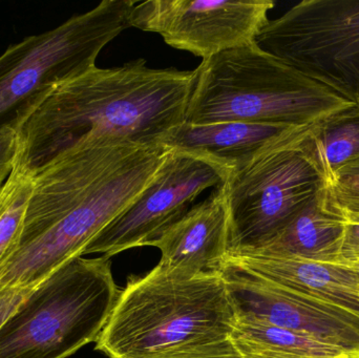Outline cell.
Instances as JSON below:
<instances>
[{"label":"cell","mask_w":359,"mask_h":358,"mask_svg":"<svg viewBox=\"0 0 359 358\" xmlns=\"http://www.w3.org/2000/svg\"><path fill=\"white\" fill-rule=\"evenodd\" d=\"M153 246L161 252L156 269L166 277L190 280L219 275L230 254V216L225 184L192 206Z\"/></svg>","instance_id":"7c38bea8"},{"label":"cell","mask_w":359,"mask_h":358,"mask_svg":"<svg viewBox=\"0 0 359 358\" xmlns=\"http://www.w3.org/2000/svg\"><path fill=\"white\" fill-rule=\"evenodd\" d=\"M227 260L278 285L359 317V270L341 263L232 252Z\"/></svg>","instance_id":"4fadbf2b"},{"label":"cell","mask_w":359,"mask_h":358,"mask_svg":"<svg viewBox=\"0 0 359 358\" xmlns=\"http://www.w3.org/2000/svg\"><path fill=\"white\" fill-rule=\"evenodd\" d=\"M273 6L271 0H147L133 8L130 27L204 60L253 43Z\"/></svg>","instance_id":"30bf717a"},{"label":"cell","mask_w":359,"mask_h":358,"mask_svg":"<svg viewBox=\"0 0 359 358\" xmlns=\"http://www.w3.org/2000/svg\"><path fill=\"white\" fill-rule=\"evenodd\" d=\"M359 259V223L346 222L341 254L337 263H349Z\"/></svg>","instance_id":"603a6c76"},{"label":"cell","mask_w":359,"mask_h":358,"mask_svg":"<svg viewBox=\"0 0 359 358\" xmlns=\"http://www.w3.org/2000/svg\"><path fill=\"white\" fill-rule=\"evenodd\" d=\"M133 0H103L0 56V130L18 132L62 84L96 67L102 48L130 27Z\"/></svg>","instance_id":"8992f818"},{"label":"cell","mask_w":359,"mask_h":358,"mask_svg":"<svg viewBox=\"0 0 359 358\" xmlns=\"http://www.w3.org/2000/svg\"><path fill=\"white\" fill-rule=\"evenodd\" d=\"M121 290L109 259H73L0 327V358H67L97 342Z\"/></svg>","instance_id":"5b68a950"},{"label":"cell","mask_w":359,"mask_h":358,"mask_svg":"<svg viewBox=\"0 0 359 358\" xmlns=\"http://www.w3.org/2000/svg\"><path fill=\"white\" fill-rule=\"evenodd\" d=\"M234 323L221 275L177 280L154 268L121 290L96 350L109 358H164L229 338Z\"/></svg>","instance_id":"277c9868"},{"label":"cell","mask_w":359,"mask_h":358,"mask_svg":"<svg viewBox=\"0 0 359 358\" xmlns=\"http://www.w3.org/2000/svg\"><path fill=\"white\" fill-rule=\"evenodd\" d=\"M229 338L242 358H349L307 334L244 317H236Z\"/></svg>","instance_id":"2e32d148"},{"label":"cell","mask_w":359,"mask_h":358,"mask_svg":"<svg viewBox=\"0 0 359 358\" xmlns=\"http://www.w3.org/2000/svg\"><path fill=\"white\" fill-rule=\"evenodd\" d=\"M294 128L246 122L194 125L184 121L168 132L160 146L210 160L229 178Z\"/></svg>","instance_id":"5bb4252c"},{"label":"cell","mask_w":359,"mask_h":358,"mask_svg":"<svg viewBox=\"0 0 359 358\" xmlns=\"http://www.w3.org/2000/svg\"><path fill=\"white\" fill-rule=\"evenodd\" d=\"M255 44L350 102L359 100V0H304L268 20Z\"/></svg>","instance_id":"ba28073f"},{"label":"cell","mask_w":359,"mask_h":358,"mask_svg":"<svg viewBox=\"0 0 359 358\" xmlns=\"http://www.w3.org/2000/svg\"><path fill=\"white\" fill-rule=\"evenodd\" d=\"M236 317L307 334L359 358V317L226 260L219 271Z\"/></svg>","instance_id":"8fae6325"},{"label":"cell","mask_w":359,"mask_h":358,"mask_svg":"<svg viewBox=\"0 0 359 358\" xmlns=\"http://www.w3.org/2000/svg\"><path fill=\"white\" fill-rule=\"evenodd\" d=\"M186 111L194 125L246 122L306 128L355 103L253 43L204 59Z\"/></svg>","instance_id":"3957f363"},{"label":"cell","mask_w":359,"mask_h":358,"mask_svg":"<svg viewBox=\"0 0 359 358\" xmlns=\"http://www.w3.org/2000/svg\"><path fill=\"white\" fill-rule=\"evenodd\" d=\"M306 145L328 182L339 168L359 158V105L309 126Z\"/></svg>","instance_id":"e0dca14e"},{"label":"cell","mask_w":359,"mask_h":358,"mask_svg":"<svg viewBox=\"0 0 359 358\" xmlns=\"http://www.w3.org/2000/svg\"><path fill=\"white\" fill-rule=\"evenodd\" d=\"M358 104L359 105V100H358Z\"/></svg>","instance_id":"d4e9b609"},{"label":"cell","mask_w":359,"mask_h":358,"mask_svg":"<svg viewBox=\"0 0 359 358\" xmlns=\"http://www.w3.org/2000/svg\"><path fill=\"white\" fill-rule=\"evenodd\" d=\"M194 83L196 71L151 69L143 58L95 67L59 86L21 125L15 168L34 178L90 138L160 146L185 121Z\"/></svg>","instance_id":"7a4b0ae2"},{"label":"cell","mask_w":359,"mask_h":358,"mask_svg":"<svg viewBox=\"0 0 359 358\" xmlns=\"http://www.w3.org/2000/svg\"><path fill=\"white\" fill-rule=\"evenodd\" d=\"M228 174L210 160L168 151L153 180L134 202L84 249L107 259L132 248L153 246L203 191L225 184Z\"/></svg>","instance_id":"9c48e42d"},{"label":"cell","mask_w":359,"mask_h":358,"mask_svg":"<svg viewBox=\"0 0 359 358\" xmlns=\"http://www.w3.org/2000/svg\"><path fill=\"white\" fill-rule=\"evenodd\" d=\"M18 153V134L12 128L0 130V187L12 174Z\"/></svg>","instance_id":"44dd1931"},{"label":"cell","mask_w":359,"mask_h":358,"mask_svg":"<svg viewBox=\"0 0 359 358\" xmlns=\"http://www.w3.org/2000/svg\"><path fill=\"white\" fill-rule=\"evenodd\" d=\"M325 189L280 235L259 249L250 252L313 262L337 263L341 254L346 221L326 207Z\"/></svg>","instance_id":"9a60e30c"},{"label":"cell","mask_w":359,"mask_h":358,"mask_svg":"<svg viewBox=\"0 0 359 358\" xmlns=\"http://www.w3.org/2000/svg\"><path fill=\"white\" fill-rule=\"evenodd\" d=\"M34 289L35 288H4L0 290V327Z\"/></svg>","instance_id":"7402d4cb"},{"label":"cell","mask_w":359,"mask_h":358,"mask_svg":"<svg viewBox=\"0 0 359 358\" xmlns=\"http://www.w3.org/2000/svg\"><path fill=\"white\" fill-rule=\"evenodd\" d=\"M341 264L348 265V266L353 267V268L358 269L359 270V259L358 260L352 261L349 263H341Z\"/></svg>","instance_id":"cb8c5ba5"},{"label":"cell","mask_w":359,"mask_h":358,"mask_svg":"<svg viewBox=\"0 0 359 358\" xmlns=\"http://www.w3.org/2000/svg\"><path fill=\"white\" fill-rule=\"evenodd\" d=\"M164 358H242V357L229 338L202 345V346L185 349Z\"/></svg>","instance_id":"ffe728a7"},{"label":"cell","mask_w":359,"mask_h":358,"mask_svg":"<svg viewBox=\"0 0 359 358\" xmlns=\"http://www.w3.org/2000/svg\"><path fill=\"white\" fill-rule=\"evenodd\" d=\"M168 151L92 138L34 177L18 248L0 269V290L35 288L73 259L153 180Z\"/></svg>","instance_id":"6da1fadb"},{"label":"cell","mask_w":359,"mask_h":358,"mask_svg":"<svg viewBox=\"0 0 359 358\" xmlns=\"http://www.w3.org/2000/svg\"><path fill=\"white\" fill-rule=\"evenodd\" d=\"M33 186V177L14 168L0 187V269L20 243Z\"/></svg>","instance_id":"ac0fdd59"},{"label":"cell","mask_w":359,"mask_h":358,"mask_svg":"<svg viewBox=\"0 0 359 358\" xmlns=\"http://www.w3.org/2000/svg\"><path fill=\"white\" fill-rule=\"evenodd\" d=\"M325 203L346 222L359 223V158L339 168L327 182Z\"/></svg>","instance_id":"d6986e66"},{"label":"cell","mask_w":359,"mask_h":358,"mask_svg":"<svg viewBox=\"0 0 359 358\" xmlns=\"http://www.w3.org/2000/svg\"><path fill=\"white\" fill-rule=\"evenodd\" d=\"M308 128L291 130L226 181L230 254L269 243L326 188L306 145Z\"/></svg>","instance_id":"52a82bcc"}]
</instances>
